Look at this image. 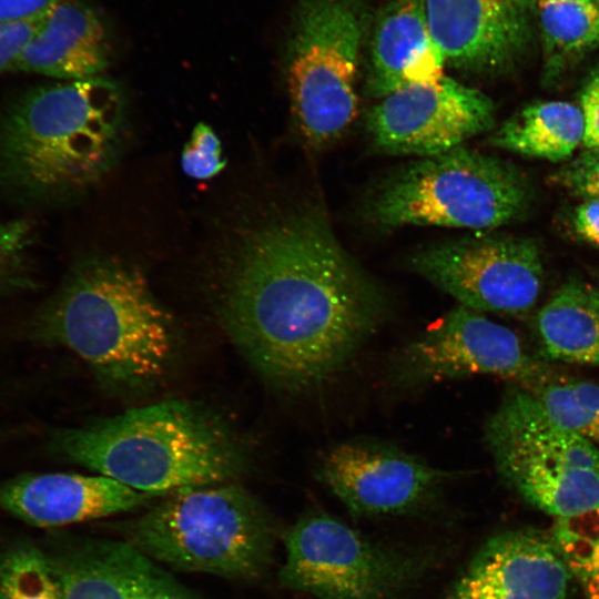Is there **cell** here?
Instances as JSON below:
<instances>
[{"mask_svg":"<svg viewBox=\"0 0 599 599\" xmlns=\"http://www.w3.org/2000/svg\"><path fill=\"white\" fill-rule=\"evenodd\" d=\"M560 175L575 193L587 200H599V148L587 149Z\"/></svg>","mask_w":599,"mask_h":599,"instance_id":"cell-28","label":"cell"},{"mask_svg":"<svg viewBox=\"0 0 599 599\" xmlns=\"http://www.w3.org/2000/svg\"><path fill=\"white\" fill-rule=\"evenodd\" d=\"M109 58V32L100 13L84 0H59L41 19L10 72L82 80L99 77Z\"/></svg>","mask_w":599,"mask_h":599,"instance_id":"cell-18","label":"cell"},{"mask_svg":"<svg viewBox=\"0 0 599 599\" xmlns=\"http://www.w3.org/2000/svg\"><path fill=\"white\" fill-rule=\"evenodd\" d=\"M593 3L599 4V0H591Z\"/></svg>","mask_w":599,"mask_h":599,"instance_id":"cell-33","label":"cell"},{"mask_svg":"<svg viewBox=\"0 0 599 599\" xmlns=\"http://www.w3.org/2000/svg\"><path fill=\"white\" fill-rule=\"evenodd\" d=\"M493 101L483 92L443 77L412 82L374 105L366 129L377 150L390 154L438 155L494 124Z\"/></svg>","mask_w":599,"mask_h":599,"instance_id":"cell-13","label":"cell"},{"mask_svg":"<svg viewBox=\"0 0 599 599\" xmlns=\"http://www.w3.org/2000/svg\"><path fill=\"white\" fill-rule=\"evenodd\" d=\"M364 22L357 0H305L297 10L287 82L298 129L314 148L337 140L356 115Z\"/></svg>","mask_w":599,"mask_h":599,"instance_id":"cell-8","label":"cell"},{"mask_svg":"<svg viewBox=\"0 0 599 599\" xmlns=\"http://www.w3.org/2000/svg\"><path fill=\"white\" fill-rule=\"evenodd\" d=\"M535 326L546 357L599 367V287L566 282L538 311Z\"/></svg>","mask_w":599,"mask_h":599,"instance_id":"cell-20","label":"cell"},{"mask_svg":"<svg viewBox=\"0 0 599 599\" xmlns=\"http://www.w3.org/2000/svg\"><path fill=\"white\" fill-rule=\"evenodd\" d=\"M123 98L102 77L35 85L0 100V206L31 216L75 195L118 148Z\"/></svg>","mask_w":599,"mask_h":599,"instance_id":"cell-2","label":"cell"},{"mask_svg":"<svg viewBox=\"0 0 599 599\" xmlns=\"http://www.w3.org/2000/svg\"><path fill=\"white\" fill-rule=\"evenodd\" d=\"M537 13L547 78L599 48V4L591 0H538Z\"/></svg>","mask_w":599,"mask_h":599,"instance_id":"cell-22","label":"cell"},{"mask_svg":"<svg viewBox=\"0 0 599 599\" xmlns=\"http://www.w3.org/2000/svg\"><path fill=\"white\" fill-rule=\"evenodd\" d=\"M54 447L99 475L156 497L233 481L247 460L243 443L225 420L182 399L59 432Z\"/></svg>","mask_w":599,"mask_h":599,"instance_id":"cell-4","label":"cell"},{"mask_svg":"<svg viewBox=\"0 0 599 599\" xmlns=\"http://www.w3.org/2000/svg\"><path fill=\"white\" fill-rule=\"evenodd\" d=\"M185 174L195 180H207L225 167L220 139L205 123H197L181 156Z\"/></svg>","mask_w":599,"mask_h":599,"instance_id":"cell-27","label":"cell"},{"mask_svg":"<svg viewBox=\"0 0 599 599\" xmlns=\"http://www.w3.org/2000/svg\"><path fill=\"white\" fill-rule=\"evenodd\" d=\"M550 537L585 599H599V505L557 519Z\"/></svg>","mask_w":599,"mask_h":599,"instance_id":"cell-24","label":"cell"},{"mask_svg":"<svg viewBox=\"0 0 599 599\" xmlns=\"http://www.w3.org/2000/svg\"><path fill=\"white\" fill-rule=\"evenodd\" d=\"M154 497L99 474H29L0 487V506L35 527H60L113 516L139 508Z\"/></svg>","mask_w":599,"mask_h":599,"instance_id":"cell-17","label":"cell"},{"mask_svg":"<svg viewBox=\"0 0 599 599\" xmlns=\"http://www.w3.org/2000/svg\"><path fill=\"white\" fill-rule=\"evenodd\" d=\"M315 475L357 517L413 514L430 505L453 474L377 439H351L327 449Z\"/></svg>","mask_w":599,"mask_h":599,"instance_id":"cell-12","label":"cell"},{"mask_svg":"<svg viewBox=\"0 0 599 599\" xmlns=\"http://www.w3.org/2000/svg\"><path fill=\"white\" fill-rule=\"evenodd\" d=\"M0 599H62L50 557L29 544L0 557Z\"/></svg>","mask_w":599,"mask_h":599,"instance_id":"cell-25","label":"cell"},{"mask_svg":"<svg viewBox=\"0 0 599 599\" xmlns=\"http://www.w3.org/2000/svg\"><path fill=\"white\" fill-rule=\"evenodd\" d=\"M560 426L599 449V383L548 373L525 387Z\"/></svg>","mask_w":599,"mask_h":599,"instance_id":"cell-23","label":"cell"},{"mask_svg":"<svg viewBox=\"0 0 599 599\" xmlns=\"http://www.w3.org/2000/svg\"><path fill=\"white\" fill-rule=\"evenodd\" d=\"M59 0H0V22L37 20L44 17Z\"/></svg>","mask_w":599,"mask_h":599,"instance_id":"cell-31","label":"cell"},{"mask_svg":"<svg viewBox=\"0 0 599 599\" xmlns=\"http://www.w3.org/2000/svg\"><path fill=\"white\" fill-rule=\"evenodd\" d=\"M581 108L585 119L582 142L587 149L599 148V68L590 74L583 87Z\"/></svg>","mask_w":599,"mask_h":599,"instance_id":"cell-30","label":"cell"},{"mask_svg":"<svg viewBox=\"0 0 599 599\" xmlns=\"http://www.w3.org/2000/svg\"><path fill=\"white\" fill-rule=\"evenodd\" d=\"M414 272L480 313H528L541 292L539 248L529 238L475 235L429 245L413 254Z\"/></svg>","mask_w":599,"mask_h":599,"instance_id":"cell-10","label":"cell"},{"mask_svg":"<svg viewBox=\"0 0 599 599\" xmlns=\"http://www.w3.org/2000/svg\"><path fill=\"white\" fill-rule=\"evenodd\" d=\"M220 313L254 370L292 394L322 388L386 319L388 302L314 211L247 230L226 262Z\"/></svg>","mask_w":599,"mask_h":599,"instance_id":"cell-1","label":"cell"},{"mask_svg":"<svg viewBox=\"0 0 599 599\" xmlns=\"http://www.w3.org/2000/svg\"><path fill=\"white\" fill-rule=\"evenodd\" d=\"M548 373L512 329L458 305L397 352L389 379L409 388L487 375L529 387Z\"/></svg>","mask_w":599,"mask_h":599,"instance_id":"cell-11","label":"cell"},{"mask_svg":"<svg viewBox=\"0 0 599 599\" xmlns=\"http://www.w3.org/2000/svg\"><path fill=\"white\" fill-rule=\"evenodd\" d=\"M573 226L581 238L599 245V200L589 199L576 209Z\"/></svg>","mask_w":599,"mask_h":599,"instance_id":"cell-32","label":"cell"},{"mask_svg":"<svg viewBox=\"0 0 599 599\" xmlns=\"http://www.w3.org/2000/svg\"><path fill=\"white\" fill-rule=\"evenodd\" d=\"M33 333L72 351L115 393L154 386L176 351L172 314L139 271L115 262L75 266L35 315Z\"/></svg>","mask_w":599,"mask_h":599,"instance_id":"cell-3","label":"cell"},{"mask_svg":"<svg viewBox=\"0 0 599 599\" xmlns=\"http://www.w3.org/2000/svg\"><path fill=\"white\" fill-rule=\"evenodd\" d=\"M444 59L433 41L425 0H393L370 45L367 94L384 98L412 82H437Z\"/></svg>","mask_w":599,"mask_h":599,"instance_id":"cell-19","label":"cell"},{"mask_svg":"<svg viewBox=\"0 0 599 599\" xmlns=\"http://www.w3.org/2000/svg\"><path fill=\"white\" fill-rule=\"evenodd\" d=\"M42 18L19 22H0V74L10 72Z\"/></svg>","mask_w":599,"mask_h":599,"instance_id":"cell-29","label":"cell"},{"mask_svg":"<svg viewBox=\"0 0 599 599\" xmlns=\"http://www.w3.org/2000/svg\"><path fill=\"white\" fill-rule=\"evenodd\" d=\"M571 579L550 536L507 530L476 551L443 599H567Z\"/></svg>","mask_w":599,"mask_h":599,"instance_id":"cell-15","label":"cell"},{"mask_svg":"<svg viewBox=\"0 0 599 599\" xmlns=\"http://www.w3.org/2000/svg\"><path fill=\"white\" fill-rule=\"evenodd\" d=\"M544 1H562V0H544Z\"/></svg>","mask_w":599,"mask_h":599,"instance_id":"cell-34","label":"cell"},{"mask_svg":"<svg viewBox=\"0 0 599 599\" xmlns=\"http://www.w3.org/2000/svg\"><path fill=\"white\" fill-rule=\"evenodd\" d=\"M124 540L170 569L251 580L271 564L275 529L262 502L230 481L163 496Z\"/></svg>","mask_w":599,"mask_h":599,"instance_id":"cell-5","label":"cell"},{"mask_svg":"<svg viewBox=\"0 0 599 599\" xmlns=\"http://www.w3.org/2000/svg\"><path fill=\"white\" fill-rule=\"evenodd\" d=\"M283 540L281 583L315 599H399L429 564L323 511L300 518Z\"/></svg>","mask_w":599,"mask_h":599,"instance_id":"cell-9","label":"cell"},{"mask_svg":"<svg viewBox=\"0 0 599 599\" xmlns=\"http://www.w3.org/2000/svg\"><path fill=\"white\" fill-rule=\"evenodd\" d=\"M535 0H425L445 62L474 72L509 68L528 48Z\"/></svg>","mask_w":599,"mask_h":599,"instance_id":"cell-14","label":"cell"},{"mask_svg":"<svg viewBox=\"0 0 599 599\" xmlns=\"http://www.w3.org/2000/svg\"><path fill=\"white\" fill-rule=\"evenodd\" d=\"M37 235L31 216L0 219V293L31 280Z\"/></svg>","mask_w":599,"mask_h":599,"instance_id":"cell-26","label":"cell"},{"mask_svg":"<svg viewBox=\"0 0 599 599\" xmlns=\"http://www.w3.org/2000/svg\"><path fill=\"white\" fill-rule=\"evenodd\" d=\"M585 134L582 111L565 101L525 106L491 136V144L518 154L552 162L569 158Z\"/></svg>","mask_w":599,"mask_h":599,"instance_id":"cell-21","label":"cell"},{"mask_svg":"<svg viewBox=\"0 0 599 599\" xmlns=\"http://www.w3.org/2000/svg\"><path fill=\"white\" fill-rule=\"evenodd\" d=\"M50 560L62 599H205L124 539L85 541Z\"/></svg>","mask_w":599,"mask_h":599,"instance_id":"cell-16","label":"cell"},{"mask_svg":"<svg viewBox=\"0 0 599 599\" xmlns=\"http://www.w3.org/2000/svg\"><path fill=\"white\" fill-rule=\"evenodd\" d=\"M529 201L528 183L516 167L461 145L423 158L392 176L367 211L372 221L386 227L486 230L517 220Z\"/></svg>","mask_w":599,"mask_h":599,"instance_id":"cell-6","label":"cell"},{"mask_svg":"<svg viewBox=\"0 0 599 599\" xmlns=\"http://www.w3.org/2000/svg\"><path fill=\"white\" fill-rule=\"evenodd\" d=\"M484 439L502 481L536 508L559 519L599 505V449L557 424L525 387L504 396Z\"/></svg>","mask_w":599,"mask_h":599,"instance_id":"cell-7","label":"cell"}]
</instances>
